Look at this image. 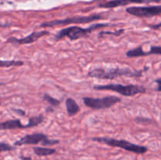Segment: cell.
Returning a JSON list of instances; mask_svg holds the SVG:
<instances>
[{"mask_svg": "<svg viewBox=\"0 0 161 160\" xmlns=\"http://www.w3.org/2000/svg\"><path fill=\"white\" fill-rule=\"evenodd\" d=\"M16 147L6 144L5 142H0V153L3 152H9V151L14 150Z\"/></svg>", "mask_w": 161, "mask_h": 160, "instance_id": "d6986e66", "label": "cell"}, {"mask_svg": "<svg viewBox=\"0 0 161 160\" xmlns=\"http://www.w3.org/2000/svg\"><path fill=\"white\" fill-rule=\"evenodd\" d=\"M24 65V62L21 61H0V67H20Z\"/></svg>", "mask_w": 161, "mask_h": 160, "instance_id": "2e32d148", "label": "cell"}, {"mask_svg": "<svg viewBox=\"0 0 161 160\" xmlns=\"http://www.w3.org/2000/svg\"><path fill=\"white\" fill-rule=\"evenodd\" d=\"M156 83H157V91L158 92H160V87H161V79L160 78H157V80H156Z\"/></svg>", "mask_w": 161, "mask_h": 160, "instance_id": "d4e9b609", "label": "cell"}, {"mask_svg": "<svg viewBox=\"0 0 161 160\" xmlns=\"http://www.w3.org/2000/svg\"><path fill=\"white\" fill-rule=\"evenodd\" d=\"M109 24H94L86 28H81L80 26H71L61 29L55 34L54 40L59 41L63 38L67 37L71 41H75L83 38L89 37L90 34L94 30H98L100 28L109 27Z\"/></svg>", "mask_w": 161, "mask_h": 160, "instance_id": "7a4b0ae2", "label": "cell"}, {"mask_svg": "<svg viewBox=\"0 0 161 160\" xmlns=\"http://www.w3.org/2000/svg\"><path fill=\"white\" fill-rule=\"evenodd\" d=\"M18 129H26L25 125H23L20 119H10L0 122V130H12Z\"/></svg>", "mask_w": 161, "mask_h": 160, "instance_id": "8fae6325", "label": "cell"}, {"mask_svg": "<svg viewBox=\"0 0 161 160\" xmlns=\"http://www.w3.org/2000/svg\"><path fill=\"white\" fill-rule=\"evenodd\" d=\"M127 13L140 18H150L161 13V6H130L126 9Z\"/></svg>", "mask_w": 161, "mask_h": 160, "instance_id": "52a82bcc", "label": "cell"}, {"mask_svg": "<svg viewBox=\"0 0 161 160\" xmlns=\"http://www.w3.org/2000/svg\"><path fill=\"white\" fill-rule=\"evenodd\" d=\"M124 32V29H119L116 30L115 31H101L98 34L99 37H102V35H113L115 36H119L121 34Z\"/></svg>", "mask_w": 161, "mask_h": 160, "instance_id": "ac0fdd59", "label": "cell"}, {"mask_svg": "<svg viewBox=\"0 0 161 160\" xmlns=\"http://www.w3.org/2000/svg\"><path fill=\"white\" fill-rule=\"evenodd\" d=\"M46 111H50V112H52V111H53V108H47V109H46Z\"/></svg>", "mask_w": 161, "mask_h": 160, "instance_id": "83f0119b", "label": "cell"}, {"mask_svg": "<svg viewBox=\"0 0 161 160\" xmlns=\"http://www.w3.org/2000/svg\"><path fill=\"white\" fill-rule=\"evenodd\" d=\"M50 34V32L47 31H33L31 34L27 35L26 37L22 38V39H17L15 37H10L6 40L7 43H14L18 44V45H25V44H31L33 42L39 40L40 38Z\"/></svg>", "mask_w": 161, "mask_h": 160, "instance_id": "ba28073f", "label": "cell"}, {"mask_svg": "<svg viewBox=\"0 0 161 160\" xmlns=\"http://www.w3.org/2000/svg\"><path fill=\"white\" fill-rule=\"evenodd\" d=\"M33 152L38 156H47L51 155L56 152V150L53 148H49V147H34Z\"/></svg>", "mask_w": 161, "mask_h": 160, "instance_id": "5bb4252c", "label": "cell"}, {"mask_svg": "<svg viewBox=\"0 0 161 160\" xmlns=\"http://www.w3.org/2000/svg\"><path fill=\"white\" fill-rule=\"evenodd\" d=\"M135 121L137 122H139V123H142V122H152L153 121L151 119H148V118H142V117H138L135 119Z\"/></svg>", "mask_w": 161, "mask_h": 160, "instance_id": "7402d4cb", "label": "cell"}, {"mask_svg": "<svg viewBox=\"0 0 161 160\" xmlns=\"http://www.w3.org/2000/svg\"><path fill=\"white\" fill-rule=\"evenodd\" d=\"M12 110L14 111V112H16L17 114H18L19 115H20V116L25 115V111H23V110L17 109V108H13Z\"/></svg>", "mask_w": 161, "mask_h": 160, "instance_id": "603a6c76", "label": "cell"}, {"mask_svg": "<svg viewBox=\"0 0 161 160\" xmlns=\"http://www.w3.org/2000/svg\"><path fill=\"white\" fill-rule=\"evenodd\" d=\"M92 141L105 144L106 145L111 146V147H119V148L135 154H145L148 151V148L145 146L135 144L130 141H125V140H116L114 138L108 137H94L92 138Z\"/></svg>", "mask_w": 161, "mask_h": 160, "instance_id": "277c9868", "label": "cell"}, {"mask_svg": "<svg viewBox=\"0 0 161 160\" xmlns=\"http://www.w3.org/2000/svg\"><path fill=\"white\" fill-rule=\"evenodd\" d=\"M83 104L93 110H102L110 108L116 104L121 102V98L116 96H107L102 98L83 97Z\"/></svg>", "mask_w": 161, "mask_h": 160, "instance_id": "8992f818", "label": "cell"}, {"mask_svg": "<svg viewBox=\"0 0 161 160\" xmlns=\"http://www.w3.org/2000/svg\"><path fill=\"white\" fill-rule=\"evenodd\" d=\"M103 17L99 14H94L91 16H80V17H69L63 20H54L50 21L43 22L40 24L41 28H48V27H54L58 25H67L70 24H87L91 22L101 20Z\"/></svg>", "mask_w": 161, "mask_h": 160, "instance_id": "5b68a950", "label": "cell"}, {"mask_svg": "<svg viewBox=\"0 0 161 160\" xmlns=\"http://www.w3.org/2000/svg\"><path fill=\"white\" fill-rule=\"evenodd\" d=\"M148 70V67H146L144 70H132V69L124 67H115V68H97L92 69L88 72V76L91 78H98V79H114L117 77L126 76V77H135L138 78L142 75L144 71Z\"/></svg>", "mask_w": 161, "mask_h": 160, "instance_id": "6da1fadb", "label": "cell"}, {"mask_svg": "<svg viewBox=\"0 0 161 160\" xmlns=\"http://www.w3.org/2000/svg\"><path fill=\"white\" fill-rule=\"evenodd\" d=\"M95 90H111L116 92L124 97H133L137 94L145 93L146 89L144 86L138 85H122V84H106L95 85L94 86Z\"/></svg>", "mask_w": 161, "mask_h": 160, "instance_id": "3957f363", "label": "cell"}, {"mask_svg": "<svg viewBox=\"0 0 161 160\" xmlns=\"http://www.w3.org/2000/svg\"><path fill=\"white\" fill-rule=\"evenodd\" d=\"M43 100H46V101H47L49 104H50V106L52 107H58V105L61 104V101H60L59 100L51 97V96L49 95L48 93L43 94Z\"/></svg>", "mask_w": 161, "mask_h": 160, "instance_id": "e0dca14e", "label": "cell"}, {"mask_svg": "<svg viewBox=\"0 0 161 160\" xmlns=\"http://www.w3.org/2000/svg\"><path fill=\"white\" fill-rule=\"evenodd\" d=\"M150 51L152 53V54H157V55H160L161 54V47L160 45H157V46H151L150 47Z\"/></svg>", "mask_w": 161, "mask_h": 160, "instance_id": "44dd1931", "label": "cell"}, {"mask_svg": "<svg viewBox=\"0 0 161 160\" xmlns=\"http://www.w3.org/2000/svg\"><path fill=\"white\" fill-rule=\"evenodd\" d=\"M0 105H1V104H0Z\"/></svg>", "mask_w": 161, "mask_h": 160, "instance_id": "f1b7e54d", "label": "cell"}, {"mask_svg": "<svg viewBox=\"0 0 161 160\" xmlns=\"http://www.w3.org/2000/svg\"><path fill=\"white\" fill-rule=\"evenodd\" d=\"M160 25H161V24L159 23L156 25H149V28H152V29H153V30H160Z\"/></svg>", "mask_w": 161, "mask_h": 160, "instance_id": "cb8c5ba5", "label": "cell"}, {"mask_svg": "<svg viewBox=\"0 0 161 160\" xmlns=\"http://www.w3.org/2000/svg\"><path fill=\"white\" fill-rule=\"evenodd\" d=\"M44 119H45V118H44L43 115L42 114H39L36 116H32V117L30 118L28 122L25 125V126H26V128H31V127L37 126L39 124L43 122Z\"/></svg>", "mask_w": 161, "mask_h": 160, "instance_id": "9a60e30c", "label": "cell"}, {"mask_svg": "<svg viewBox=\"0 0 161 160\" xmlns=\"http://www.w3.org/2000/svg\"><path fill=\"white\" fill-rule=\"evenodd\" d=\"M160 3V0H111L105 3L98 5V7L111 9V8L119 7V6H127L131 3Z\"/></svg>", "mask_w": 161, "mask_h": 160, "instance_id": "9c48e42d", "label": "cell"}, {"mask_svg": "<svg viewBox=\"0 0 161 160\" xmlns=\"http://www.w3.org/2000/svg\"><path fill=\"white\" fill-rule=\"evenodd\" d=\"M47 136L42 133H36L32 134L25 135L23 137L20 138L18 141L14 142L15 146H22L26 144H38L42 143L45 139H47Z\"/></svg>", "mask_w": 161, "mask_h": 160, "instance_id": "30bf717a", "label": "cell"}, {"mask_svg": "<svg viewBox=\"0 0 161 160\" xmlns=\"http://www.w3.org/2000/svg\"><path fill=\"white\" fill-rule=\"evenodd\" d=\"M60 143L59 140L56 139H50V138L47 137V139L44 140L41 144H42V146H51L54 145V144H58Z\"/></svg>", "mask_w": 161, "mask_h": 160, "instance_id": "ffe728a7", "label": "cell"}, {"mask_svg": "<svg viewBox=\"0 0 161 160\" xmlns=\"http://www.w3.org/2000/svg\"><path fill=\"white\" fill-rule=\"evenodd\" d=\"M10 25L9 24H0V28H6V27H9Z\"/></svg>", "mask_w": 161, "mask_h": 160, "instance_id": "484cf974", "label": "cell"}, {"mask_svg": "<svg viewBox=\"0 0 161 160\" xmlns=\"http://www.w3.org/2000/svg\"><path fill=\"white\" fill-rule=\"evenodd\" d=\"M22 160H31V158H25V157H21Z\"/></svg>", "mask_w": 161, "mask_h": 160, "instance_id": "4316f807", "label": "cell"}, {"mask_svg": "<svg viewBox=\"0 0 161 160\" xmlns=\"http://www.w3.org/2000/svg\"><path fill=\"white\" fill-rule=\"evenodd\" d=\"M65 106L67 114L69 116H74L80 111V108L74 99L68 97L65 100Z\"/></svg>", "mask_w": 161, "mask_h": 160, "instance_id": "7c38bea8", "label": "cell"}, {"mask_svg": "<svg viewBox=\"0 0 161 160\" xmlns=\"http://www.w3.org/2000/svg\"><path fill=\"white\" fill-rule=\"evenodd\" d=\"M152 54L151 51L146 52L142 50V47L138 46L137 48L133 49V50H130L129 51L127 52L126 55H127V57L130 58H135V57H139V56H149V55Z\"/></svg>", "mask_w": 161, "mask_h": 160, "instance_id": "4fadbf2b", "label": "cell"}]
</instances>
